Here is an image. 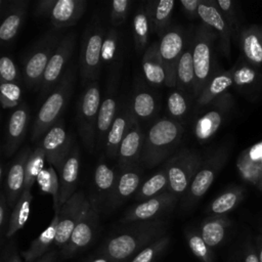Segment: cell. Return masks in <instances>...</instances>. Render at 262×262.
Here are the masks:
<instances>
[{"mask_svg": "<svg viewBox=\"0 0 262 262\" xmlns=\"http://www.w3.org/2000/svg\"><path fill=\"white\" fill-rule=\"evenodd\" d=\"M110 236L99 249V254L112 262H124L143 248L167 234L168 223L164 218L126 224Z\"/></svg>", "mask_w": 262, "mask_h": 262, "instance_id": "6da1fadb", "label": "cell"}, {"mask_svg": "<svg viewBox=\"0 0 262 262\" xmlns=\"http://www.w3.org/2000/svg\"><path fill=\"white\" fill-rule=\"evenodd\" d=\"M183 126L176 120L163 118L156 121L144 137L140 162L155 168L173 154L183 135Z\"/></svg>", "mask_w": 262, "mask_h": 262, "instance_id": "7a4b0ae2", "label": "cell"}, {"mask_svg": "<svg viewBox=\"0 0 262 262\" xmlns=\"http://www.w3.org/2000/svg\"><path fill=\"white\" fill-rule=\"evenodd\" d=\"M75 80V67L70 66L60 82L54 87L42 103L31 131L32 141L42 139L41 137H43L49 129L61 120V116L73 93Z\"/></svg>", "mask_w": 262, "mask_h": 262, "instance_id": "3957f363", "label": "cell"}, {"mask_svg": "<svg viewBox=\"0 0 262 262\" xmlns=\"http://www.w3.org/2000/svg\"><path fill=\"white\" fill-rule=\"evenodd\" d=\"M64 36L52 29L43 35L23 60V77L29 89L40 90L47 64Z\"/></svg>", "mask_w": 262, "mask_h": 262, "instance_id": "277c9868", "label": "cell"}, {"mask_svg": "<svg viewBox=\"0 0 262 262\" xmlns=\"http://www.w3.org/2000/svg\"><path fill=\"white\" fill-rule=\"evenodd\" d=\"M218 35L207 25L196 27L191 38L192 59L195 74V87L193 96L198 98L215 72L213 46Z\"/></svg>", "mask_w": 262, "mask_h": 262, "instance_id": "5b68a950", "label": "cell"}, {"mask_svg": "<svg viewBox=\"0 0 262 262\" xmlns=\"http://www.w3.org/2000/svg\"><path fill=\"white\" fill-rule=\"evenodd\" d=\"M204 159L195 149L182 148L172 157H170L166 164L169 187L168 191L175 195L183 196L202 166Z\"/></svg>", "mask_w": 262, "mask_h": 262, "instance_id": "8992f818", "label": "cell"}, {"mask_svg": "<svg viewBox=\"0 0 262 262\" xmlns=\"http://www.w3.org/2000/svg\"><path fill=\"white\" fill-rule=\"evenodd\" d=\"M100 103L101 96L98 83L88 84L77 104V125L84 146L91 152L96 144V124Z\"/></svg>", "mask_w": 262, "mask_h": 262, "instance_id": "52a82bcc", "label": "cell"}, {"mask_svg": "<svg viewBox=\"0 0 262 262\" xmlns=\"http://www.w3.org/2000/svg\"><path fill=\"white\" fill-rule=\"evenodd\" d=\"M103 35L99 23L91 24L84 33L80 52V75L85 86L96 82L99 76Z\"/></svg>", "mask_w": 262, "mask_h": 262, "instance_id": "ba28073f", "label": "cell"}, {"mask_svg": "<svg viewBox=\"0 0 262 262\" xmlns=\"http://www.w3.org/2000/svg\"><path fill=\"white\" fill-rule=\"evenodd\" d=\"M228 158V149L225 146L218 148L210 157L203 161L198 173L192 179L188 190L183 195L182 205L185 209L193 207L208 191Z\"/></svg>", "mask_w": 262, "mask_h": 262, "instance_id": "9c48e42d", "label": "cell"}, {"mask_svg": "<svg viewBox=\"0 0 262 262\" xmlns=\"http://www.w3.org/2000/svg\"><path fill=\"white\" fill-rule=\"evenodd\" d=\"M233 103L232 95L227 92L200 108L204 112L196 117L193 124V134L199 142L204 143L216 134L229 115Z\"/></svg>", "mask_w": 262, "mask_h": 262, "instance_id": "30bf717a", "label": "cell"}, {"mask_svg": "<svg viewBox=\"0 0 262 262\" xmlns=\"http://www.w3.org/2000/svg\"><path fill=\"white\" fill-rule=\"evenodd\" d=\"M75 43L76 34L74 32H70L62 38L53 52L41 82L40 94L42 98H46L49 95L66 74L68 70L66 68L73 54Z\"/></svg>", "mask_w": 262, "mask_h": 262, "instance_id": "8fae6325", "label": "cell"}, {"mask_svg": "<svg viewBox=\"0 0 262 262\" xmlns=\"http://www.w3.org/2000/svg\"><path fill=\"white\" fill-rule=\"evenodd\" d=\"M90 206L83 191H76L60 208L58 212V224L55 236V246L60 250L69 242L76 225Z\"/></svg>", "mask_w": 262, "mask_h": 262, "instance_id": "7c38bea8", "label": "cell"}, {"mask_svg": "<svg viewBox=\"0 0 262 262\" xmlns=\"http://www.w3.org/2000/svg\"><path fill=\"white\" fill-rule=\"evenodd\" d=\"M178 201V196L170 191H165L157 196L135 204L130 207L120 222L128 224L138 221H148L163 218L165 214L172 211Z\"/></svg>", "mask_w": 262, "mask_h": 262, "instance_id": "4fadbf2b", "label": "cell"}, {"mask_svg": "<svg viewBox=\"0 0 262 262\" xmlns=\"http://www.w3.org/2000/svg\"><path fill=\"white\" fill-rule=\"evenodd\" d=\"M184 50V32L179 27L169 28L159 41V51L165 67L166 86L176 87V69Z\"/></svg>", "mask_w": 262, "mask_h": 262, "instance_id": "5bb4252c", "label": "cell"}, {"mask_svg": "<svg viewBox=\"0 0 262 262\" xmlns=\"http://www.w3.org/2000/svg\"><path fill=\"white\" fill-rule=\"evenodd\" d=\"M98 219L99 211L95 204L90 201V206L76 225L67 245L61 249V258H71L93 241L98 226Z\"/></svg>", "mask_w": 262, "mask_h": 262, "instance_id": "9a60e30c", "label": "cell"}, {"mask_svg": "<svg viewBox=\"0 0 262 262\" xmlns=\"http://www.w3.org/2000/svg\"><path fill=\"white\" fill-rule=\"evenodd\" d=\"M39 145L45 154L47 163L52 165L58 172L74 143L72 136L64 128L62 120H60L45 133Z\"/></svg>", "mask_w": 262, "mask_h": 262, "instance_id": "2e32d148", "label": "cell"}, {"mask_svg": "<svg viewBox=\"0 0 262 262\" xmlns=\"http://www.w3.org/2000/svg\"><path fill=\"white\" fill-rule=\"evenodd\" d=\"M144 137L145 135L141 130L139 121L132 114L128 129L119 148L117 160L121 170L134 167L135 163L140 160L143 149Z\"/></svg>", "mask_w": 262, "mask_h": 262, "instance_id": "e0dca14e", "label": "cell"}, {"mask_svg": "<svg viewBox=\"0 0 262 262\" xmlns=\"http://www.w3.org/2000/svg\"><path fill=\"white\" fill-rule=\"evenodd\" d=\"M198 17L201 18L202 23L209 26L217 35L220 40V48L225 57L230 56V41L232 31L229 28L226 19L218 9L215 0H202Z\"/></svg>", "mask_w": 262, "mask_h": 262, "instance_id": "ac0fdd59", "label": "cell"}, {"mask_svg": "<svg viewBox=\"0 0 262 262\" xmlns=\"http://www.w3.org/2000/svg\"><path fill=\"white\" fill-rule=\"evenodd\" d=\"M32 150L29 146H26L19 150L14 158L9 170L7 172L5 180V195L7 204L12 209L25 190L26 182V166Z\"/></svg>", "mask_w": 262, "mask_h": 262, "instance_id": "d6986e66", "label": "cell"}, {"mask_svg": "<svg viewBox=\"0 0 262 262\" xmlns=\"http://www.w3.org/2000/svg\"><path fill=\"white\" fill-rule=\"evenodd\" d=\"M116 81H112L105 92L104 97L101 99L97 124H96V148L100 149L104 147L106 136L111 129V126L117 116L119 105L118 97H117V89H116Z\"/></svg>", "mask_w": 262, "mask_h": 262, "instance_id": "ffe728a7", "label": "cell"}, {"mask_svg": "<svg viewBox=\"0 0 262 262\" xmlns=\"http://www.w3.org/2000/svg\"><path fill=\"white\" fill-rule=\"evenodd\" d=\"M28 123L29 107L25 101H21L8 120L3 147V151L6 157L12 156L24 141L28 129Z\"/></svg>", "mask_w": 262, "mask_h": 262, "instance_id": "44dd1931", "label": "cell"}, {"mask_svg": "<svg viewBox=\"0 0 262 262\" xmlns=\"http://www.w3.org/2000/svg\"><path fill=\"white\" fill-rule=\"evenodd\" d=\"M80 171V151L73 145L64 159L58 173L59 178V209L76 192Z\"/></svg>", "mask_w": 262, "mask_h": 262, "instance_id": "7402d4cb", "label": "cell"}, {"mask_svg": "<svg viewBox=\"0 0 262 262\" xmlns=\"http://www.w3.org/2000/svg\"><path fill=\"white\" fill-rule=\"evenodd\" d=\"M141 171L136 169L135 167L121 170L117 178L115 189L111 199L107 202L104 211H112L117 209L123 203L129 200L131 195L135 194L139 186L141 185Z\"/></svg>", "mask_w": 262, "mask_h": 262, "instance_id": "603a6c76", "label": "cell"}, {"mask_svg": "<svg viewBox=\"0 0 262 262\" xmlns=\"http://www.w3.org/2000/svg\"><path fill=\"white\" fill-rule=\"evenodd\" d=\"M117 178L116 171L106 163L99 162L96 165L93 175L94 194L89 200L95 204L98 211L105 209L115 189Z\"/></svg>", "mask_w": 262, "mask_h": 262, "instance_id": "cb8c5ba5", "label": "cell"}, {"mask_svg": "<svg viewBox=\"0 0 262 262\" xmlns=\"http://www.w3.org/2000/svg\"><path fill=\"white\" fill-rule=\"evenodd\" d=\"M132 116L130 102L121 101L117 116L111 126L105 141V152L111 159H118L121 142L128 129V125Z\"/></svg>", "mask_w": 262, "mask_h": 262, "instance_id": "d4e9b609", "label": "cell"}, {"mask_svg": "<svg viewBox=\"0 0 262 262\" xmlns=\"http://www.w3.org/2000/svg\"><path fill=\"white\" fill-rule=\"evenodd\" d=\"M85 9V0H56L49 15L52 28L61 30L76 25Z\"/></svg>", "mask_w": 262, "mask_h": 262, "instance_id": "484cf974", "label": "cell"}, {"mask_svg": "<svg viewBox=\"0 0 262 262\" xmlns=\"http://www.w3.org/2000/svg\"><path fill=\"white\" fill-rule=\"evenodd\" d=\"M238 44L242 56L255 68L262 66V27L251 25L239 32Z\"/></svg>", "mask_w": 262, "mask_h": 262, "instance_id": "4316f807", "label": "cell"}, {"mask_svg": "<svg viewBox=\"0 0 262 262\" xmlns=\"http://www.w3.org/2000/svg\"><path fill=\"white\" fill-rule=\"evenodd\" d=\"M236 167L241 177L257 185L262 179V140L245 149L238 157Z\"/></svg>", "mask_w": 262, "mask_h": 262, "instance_id": "83f0119b", "label": "cell"}, {"mask_svg": "<svg viewBox=\"0 0 262 262\" xmlns=\"http://www.w3.org/2000/svg\"><path fill=\"white\" fill-rule=\"evenodd\" d=\"M233 86L232 70L217 71L215 70L210 81L196 98V107L202 108L221 95L227 93L229 87Z\"/></svg>", "mask_w": 262, "mask_h": 262, "instance_id": "f1b7e54d", "label": "cell"}, {"mask_svg": "<svg viewBox=\"0 0 262 262\" xmlns=\"http://www.w3.org/2000/svg\"><path fill=\"white\" fill-rule=\"evenodd\" d=\"M142 71L146 81L150 85H166L167 76L159 51V42L151 43L145 49L142 56Z\"/></svg>", "mask_w": 262, "mask_h": 262, "instance_id": "f546056e", "label": "cell"}, {"mask_svg": "<svg viewBox=\"0 0 262 262\" xmlns=\"http://www.w3.org/2000/svg\"><path fill=\"white\" fill-rule=\"evenodd\" d=\"M27 9V1L17 0L9 4L7 12L0 25V39L3 42H9L17 35L26 18Z\"/></svg>", "mask_w": 262, "mask_h": 262, "instance_id": "4dcf8cb0", "label": "cell"}, {"mask_svg": "<svg viewBox=\"0 0 262 262\" xmlns=\"http://www.w3.org/2000/svg\"><path fill=\"white\" fill-rule=\"evenodd\" d=\"M174 5V0H151L146 3L145 9L148 15L151 33L162 36L170 28L169 24Z\"/></svg>", "mask_w": 262, "mask_h": 262, "instance_id": "1f68e13d", "label": "cell"}, {"mask_svg": "<svg viewBox=\"0 0 262 262\" xmlns=\"http://www.w3.org/2000/svg\"><path fill=\"white\" fill-rule=\"evenodd\" d=\"M57 224L58 213H54V216L46 229L31 243L28 250L21 252V256L26 262H33L39 260L41 257L49 252V248L55 242Z\"/></svg>", "mask_w": 262, "mask_h": 262, "instance_id": "d6a6232c", "label": "cell"}, {"mask_svg": "<svg viewBox=\"0 0 262 262\" xmlns=\"http://www.w3.org/2000/svg\"><path fill=\"white\" fill-rule=\"evenodd\" d=\"M176 87L185 93L193 95L195 87V74L192 59V46L190 42L184 47L176 69Z\"/></svg>", "mask_w": 262, "mask_h": 262, "instance_id": "836d02e7", "label": "cell"}, {"mask_svg": "<svg viewBox=\"0 0 262 262\" xmlns=\"http://www.w3.org/2000/svg\"><path fill=\"white\" fill-rule=\"evenodd\" d=\"M231 221L226 216H209L203 220L200 233L210 248L220 245L226 235Z\"/></svg>", "mask_w": 262, "mask_h": 262, "instance_id": "e575fe53", "label": "cell"}, {"mask_svg": "<svg viewBox=\"0 0 262 262\" xmlns=\"http://www.w3.org/2000/svg\"><path fill=\"white\" fill-rule=\"evenodd\" d=\"M130 106L133 116L138 121H147L155 116L158 110V100L152 92L139 87L133 93Z\"/></svg>", "mask_w": 262, "mask_h": 262, "instance_id": "d590c367", "label": "cell"}, {"mask_svg": "<svg viewBox=\"0 0 262 262\" xmlns=\"http://www.w3.org/2000/svg\"><path fill=\"white\" fill-rule=\"evenodd\" d=\"M245 189L242 186H232L217 195L209 205L208 212L211 216H225L243 201Z\"/></svg>", "mask_w": 262, "mask_h": 262, "instance_id": "8d00e7d4", "label": "cell"}, {"mask_svg": "<svg viewBox=\"0 0 262 262\" xmlns=\"http://www.w3.org/2000/svg\"><path fill=\"white\" fill-rule=\"evenodd\" d=\"M33 201V195L31 190H24L21 196L12 208L10 218L7 224L6 237H12L19 229H21L28 221L31 211V204Z\"/></svg>", "mask_w": 262, "mask_h": 262, "instance_id": "74e56055", "label": "cell"}, {"mask_svg": "<svg viewBox=\"0 0 262 262\" xmlns=\"http://www.w3.org/2000/svg\"><path fill=\"white\" fill-rule=\"evenodd\" d=\"M233 86L239 91H250L254 87L258 86L260 82V74L258 69L248 63L243 57H241L236 63L231 68Z\"/></svg>", "mask_w": 262, "mask_h": 262, "instance_id": "f35d334b", "label": "cell"}, {"mask_svg": "<svg viewBox=\"0 0 262 262\" xmlns=\"http://www.w3.org/2000/svg\"><path fill=\"white\" fill-rule=\"evenodd\" d=\"M168 187L169 180L167 171L164 167V169L156 172L150 177H148L143 183H141L138 190L134 194V199L140 203L154 196H157L165 191H168Z\"/></svg>", "mask_w": 262, "mask_h": 262, "instance_id": "ab89813d", "label": "cell"}, {"mask_svg": "<svg viewBox=\"0 0 262 262\" xmlns=\"http://www.w3.org/2000/svg\"><path fill=\"white\" fill-rule=\"evenodd\" d=\"M150 32L148 15L145 7L141 4L138 6L133 17V38L137 53L145 51Z\"/></svg>", "mask_w": 262, "mask_h": 262, "instance_id": "60d3db41", "label": "cell"}, {"mask_svg": "<svg viewBox=\"0 0 262 262\" xmlns=\"http://www.w3.org/2000/svg\"><path fill=\"white\" fill-rule=\"evenodd\" d=\"M37 181L41 189L52 195L54 213L59 212V178L56 169L52 165H48L46 170H43Z\"/></svg>", "mask_w": 262, "mask_h": 262, "instance_id": "b9f144b4", "label": "cell"}, {"mask_svg": "<svg viewBox=\"0 0 262 262\" xmlns=\"http://www.w3.org/2000/svg\"><path fill=\"white\" fill-rule=\"evenodd\" d=\"M185 237L187 245L192 254L202 262H214V254L212 248H210L203 239L199 230L189 229L185 231Z\"/></svg>", "mask_w": 262, "mask_h": 262, "instance_id": "7bdbcfd3", "label": "cell"}, {"mask_svg": "<svg viewBox=\"0 0 262 262\" xmlns=\"http://www.w3.org/2000/svg\"><path fill=\"white\" fill-rule=\"evenodd\" d=\"M45 160V154L40 145L32 150L26 166L25 190H31L33 184L37 181L39 175L43 171V164Z\"/></svg>", "mask_w": 262, "mask_h": 262, "instance_id": "ee69618b", "label": "cell"}, {"mask_svg": "<svg viewBox=\"0 0 262 262\" xmlns=\"http://www.w3.org/2000/svg\"><path fill=\"white\" fill-rule=\"evenodd\" d=\"M167 110L173 120L183 119L189 110V100L186 93L178 89L171 91L167 98Z\"/></svg>", "mask_w": 262, "mask_h": 262, "instance_id": "f6af8a7d", "label": "cell"}, {"mask_svg": "<svg viewBox=\"0 0 262 262\" xmlns=\"http://www.w3.org/2000/svg\"><path fill=\"white\" fill-rule=\"evenodd\" d=\"M169 243L170 235L166 234L165 236L143 248L132 258L130 262H154L155 259L167 249Z\"/></svg>", "mask_w": 262, "mask_h": 262, "instance_id": "bcb514c9", "label": "cell"}, {"mask_svg": "<svg viewBox=\"0 0 262 262\" xmlns=\"http://www.w3.org/2000/svg\"><path fill=\"white\" fill-rule=\"evenodd\" d=\"M21 90L16 83H1L0 101L3 108L17 107L20 101Z\"/></svg>", "mask_w": 262, "mask_h": 262, "instance_id": "7dc6e473", "label": "cell"}, {"mask_svg": "<svg viewBox=\"0 0 262 262\" xmlns=\"http://www.w3.org/2000/svg\"><path fill=\"white\" fill-rule=\"evenodd\" d=\"M118 33L115 29H110L103 39L101 47V61L111 62L117 56L118 51Z\"/></svg>", "mask_w": 262, "mask_h": 262, "instance_id": "c3c4849f", "label": "cell"}, {"mask_svg": "<svg viewBox=\"0 0 262 262\" xmlns=\"http://www.w3.org/2000/svg\"><path fill=\"white\" fill-rule=\"evenodd\" d=\"M20 80L15 62L9 56L0 58V81L1 83H16Z\"/></svg>", "mask_w": 262, "mask_h": 262, "instance_id": "681fc988", "label": "cell"}, {"mask_svg": "<svg viewBox=\"0 0 262 262\" xmlns=\"http://www.w3.org/2000/svg\"><path fill=\"white\" fill-rule=\"evenodd\" d=\"M130 4L129 0H115L112 2L111 21L114 27H119L125 21L130 9Z\"/></svg>", "mask_w": 262, "mask_h": 262, "instance_id": "f907efd6", "label": "cell"}, {"mask_svg": "<svg viewBox=\"0 0 262 262\" xmlns=\"http://www.w3.org/2000/svg\"><path fill=\"white\" fill-rule=\"evenodd\" d=\"M215 1L218 9L226 19L233 34L236 28V12L234 8V3L231 0H215Z\"/></svg>", "mask_w": 262, "mask_h": 262, "instance_id": "816d5d0a", "label": "cell"}, {"mask_svg": "<svg viewBox=\"0 0 262 262\" xmlns=\"http://www.w3.org/2000/svg\"><path fill=\"white\" fill-rule=\"evenodd\" d=\"M202 0H182L180 1V4L182 6V9L187 17L193 18L198 17V11Z\"/></svg>", "mask_w": 262, "mask_h": 262, "instance_id": "f5cc1de1", "label": "cell"}, {"mask_svg": "<svg viewBox=\"0 0 262 262\" xmlns=\"http://www.w3.org/2000/svg\"><path fill=\"white\" fill-rule=\"evenodd\" d=\"M56 0H40L35 9V15L41 17H49L50 12Z\"/></svg>", "mask_w": 262, "mask_h": 262, "instance_id": "db71d44e", "label": "cell"}, {"mask_svg": "<svg viewBox=\"0 0 262 262\" xmlns=\"http://www.w3.org/2000/svg\"><path fill=\"white\" fill-rule=\"evenodd\" d=\"M9 209L10 208L7 204L6 195L4 192H2L1 196H0V226H1V229H3L6 222L8 224L10 214H11V212H9Z\"/></svg>", "mask_w": 262, "mask_h": 262, "instance_id": "11a10c76", "label": "cell"}, {"mask_svg": "<svg viewBox=\"0 0 262 262\" xmlns=\"http://www.w3.org/2000/svg\"><path fill=\"white\" fill-rule=\"evenodd\" d=\"M244 262H259L256 247L253 246L251 243L247 245L245 256H244Z\"/></svg>", "mask_w": 262, "mask_h": 262, "instance_id": "9f6ffc18", "label": "cell"}, {"mask_svg": "<svg viewBox=\"0 0 262 262\" xmlns=\"http://www.w3.org/2000/svg\"><path fill=\"white\" fill-rule=\"evenodd\" d=\"M6 257L3 259L2 262H23L21 261V258L18 256L17 254V251L13 250L12 252H9L6 251Z\"/></svg>", "mask_w": 262, "mask_h": 262, "instance_id": "6f0895ef", "label": "cell"}, {"mask_svg": "<svg viewBox=\"0 0 262 262\" xmlns=\"http://www.w3.org/2000/svg\"><path fill=\"white\" fill-rule=\"evenodd\" d=\"M56 256H57V252L55 250H52V251H49L47 254H45L36 262H55Z\"/></svg>", "mask_w": 262, "mask_h": 262, "instance_id": "680465c9", "label": "cell"}, {"mask_svg": "<svg viewBox=\"0 0 262 262\" xmlns=\"http://www.w3.org/2000/svg\"><path fill=\"white\" fill-rule=\"evenodd\" d=\"M255 247L257 250L259 262H262V234H260L256 237V246Z\"/></svg>", "mask_w": 262, "mask_h": 262, "instance_id": "91938a15", "label": "cell"}, {"mask_svg": "<svg viewBox=\"0 0 262 262\" xmlns=\"http://www.w3.org/2000/svg\"><path fill=\"white\" fill-rule=\"evenodd\" d=\"M89 262H112L107 257H105V256H103V255H100L99 254V256L98 257H96V258H94V259H92L91 261H89Z\"/></svg>", "mask_w": 262, "mask_h": 262, "instance_id": "94428289", "label": "cell"}, {"mask_svg": "<svg viewBox=\"0 0 262 262\" xmlns=\"http://www.w3.org/2000/svg\"><path fill=\"white\" fill-rule=\"evenodd\" d=\"M257 187L262 191V181H261V182H259V183L257 184Z\"/></svg>", "mask_w": 262, "mask_h": 262, "instance_id": "6125c7cd", "label": "cell"}, {"mask_svg": "<svg viewBox=\"0 0 262 262\" xmlns=\"http://www.w3.org/2000/svg\"><path fill=\"white\" fill-rule=\"evenodd\" d=\"M261 181H262V179H261ZM261 181H260V182H261Z\"/></svg>", "mask_w": 262, "mask_h": 262, "instance_id": "be15d7a7", "label": "cell"}]
</instances>
